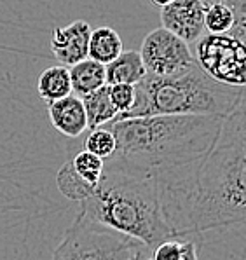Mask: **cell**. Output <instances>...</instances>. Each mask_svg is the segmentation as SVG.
Listing matches in <instances>:
<instances>
[{"mask_svg": "<svg viewBox=\"0 0 246 260\" xmlns=\"http://www.w3.org/2000/svg\"><path fill=\"white\" fill-rule=\"evenodd\" d=\"M70 74V84L72 91L79 94V98L94 93L96 89L107 86V75H105V65L93 59L86 58L82 61L75 63L68 69Z\"/></svg>", "mask_w": 246, "mask_h": 260, "instance_id": "7c38bea8", "label": "cell"}, {"mask_svg": "<svg viewBox=\"0 0 246 260\" xmlns=\"http://www.w3.org/2000/svg\"><path fill=\"white\" fill-rule=\"evenodd\" d=\"M91 25L77 19L66 26H56L51 37V53L63 67H72L87 58Z\"/></svg>", "mask_w": 246, "mask_h": 260, "instance_id": "9c48e42d", "label": "cell"}, {"mask_svg": "<svg viewBox=\"0 0 246 260\" xmlns=\"http://www.w3.org/2000/svg\"><path fill=\"white\" fill-rule=\"evenodd\" d=\"M37 93L47 103L72 94L68 69L63 65H56L44 70L37 79Z\"/></svg>", "mask_w": 246, "mask_h": 260, "instance_id": "9a60e30c", "label": "cell"}, {"mask_svg": "<svg viewBox=\"0 0 246 260\" xmlns=\"http://www.w3.org/2000/svg\"><path fill=\"white\" fill-rule=\"evenodd\" d=\"M150 2H152L154 6H157V7H164V6H168V4H171L173 0H150Z\"/></svg>", "mask_w": 246, "mask_h": 260, "instance_id": "603a6c76", "label": "cell"}, {"mask_svg": "<svg viewBox=\"0 0 246 260\" xmlns=\"http://www.w3.org/2000/svg\"><path fill=\"white\" fill-rule=\"evenodd\" d=\"M150 250L144 243L87 218L75 215L53 260H149Z\"/></svg>", "mask_w": 246, "mask_h": 260, "instance_id": "5b68a950", "label": "cell"}, {"mask_svg": "<svg viewBox=\"0 0 246 260\" xmlns=\"http://www.w3.org/2000/svg\"><path fill=\"white\" fill-rule=\"evenodd\" d=\"M81 100L86 110L87 127L91 131L107 126V124L112 122L117 117V110L114 109L112 102H110L109 86H103L94 91V93L82 96Z\"/></svg>", "mask_w": 246, "mask_h": 260, "instance_id": "5bb4252c", "label": "cell"}, {"mask_svg": "<svg viewBox=\"0 0 246 260\" xmlns=\"http://www.w3.org/2000/svg\"><path fill=\"white\" fill-rule=\"evenodd\" d=\"M70 162H72V168L77 173V177L84 180L87 185H91L93 189H96L103 177V170H105L103 159L96 157V155H93L87 150H82L77 152Z\"/></svg>", "mask_w": 246, "mask_h": 260, "instance_id": "ac0fdd59", "label": "cell"}, {"mask_svg": "<svg viewBox=\"0 0 246 260\" xmlns=\"http://www.w3.org/2000/svg\"><path fill=\"white\" fill-rule=\"evenodd\" d=\"M147 70L138 51H122L114 61L105 67L107 86L112 84H138L145 77Z\"/></svg>", "mask_w": 246, "mask_h": 260, "instance_id": "8fae6325", "label": "cell"}, {"mask_svg": "<svg viewBox=\"0 0 246 260\" xmlns=\"http://www.w3.org/2000/svg\"><path fill=\"white\" fill-rule=\"evenodd\" d=\"M204 11L201 0H173L161 7V28L185 44H192L204 34Z\"/></svg>", "mask_w": 246, "mask_h": 260, "instance_id": "ba28073f", "label": "cell"}, {"mask_svg": "<svg viewBox=\"0 0 246 260\" xmlns=\"http://www.w3.org/2000/svg\"><path fill=\"white\" fill-rule=\"evenodd\" d=\"M225 2L234 13V28L231 30L232 37L239 39L241 42L246 41V0H222Z\"/></svg>", "mask_w": 246, "mask_h": 260, "instance_id": "7402d4cb", "label": "cell"}, {"mask_svg": "<svg viewBox=\"0 0 246 260\" xmlns=\"http://www.w3.org/2000/svg\"><path fill=\"white\" fill-rule=\"evenodd\" d=\"M84 150L91 152V154L103 159V161L112 157L114 150H116V138H114L112 131L107 129V127L93 129L87 135L84 142Z\"/></svg>", "mask_w": 246, "mask_h": 260, "instance_id": "ffe728a7", "label": "cell"}, {"mask_svg": "<svg viewBox=\"0 0 246 260\" xmlns=\"http://www.w3.org/2000/svg\"><path fill=\"white\" fill-rule=\"evenodd\" d=\"M196 61L213 81L232 87H244L246 47L229 34H206L199 39Z\"/></svg>", "mask_w": 246, "mask_h": 260, "instance_id": "8992f818", "label": "cell"}, {"mask_svg": "<svg viewBox=\"0 0 246 260\" xmlns=\"http://www.w3.org/2000/svg\"><path fill=\"white\" fill-rule=\"evenodd\" d=\"M244 98V87H232L213 81L197 61L184 74L156 77L145 74L134 84V103L114 121L149 115H222L236 109Z\"/></svg>", "mask_w": 246, "mask_h": 260, "instance_id": "277c9868", "label": "cell"}, {"mask_svg": "<svg viewBox=\"0 0 246 260\" xmlns=\"http://www.w3.org/2000/svg\"><path fill=\"white\" fill-rule=\"evenodd\" d=\"M234 28V13L225 2H215L206 6L204 30L208 34H231Z\"/></svg>", "mask_w": 246, "mask_h": 260, "instance_id": "d6986e66", "label": "cell"}, {"mask_svg": "<svg viewBox=\"0 0 246 260\" xmlns=\"http://www.w3.org/2000/svg\"><path fill=\"white\" fill-rule=\"evenodd\" d=\"M81 211L93 222L144 243L149 250L173 238L152 177L105 168L94 192L81 201Z\"/></svg>", "mask_w": 246, "mask_h": 260, "instance_id": "3957f363", "label": "cell"}, {"mask_svg": "<svg viewBox=\"0 0 246 260\" xmlns=\"http://www.w3.org/2000/svg\"><path fill=\"white\" fill-rule=\"evenodd\" d=\"M201 2H203L204 6H212V4H215V2H222V0H201Z\"/></svg>", "mask_w": 246, "mask_h": 260, "instance_id": "cb8c5ba5", "label": "cell"}, {"mask_svg": "<svg viewBox=\"0 0 246 260\" xmlns=\"http://www.w3.org/2000/svg\"><path fill=\"white\" fill-rule=\"evenodd\" d=\"M246 100L222 122L208 155L196 166L154 177L173 238L243 223L246 217Z\"/></svg>", "mask_w": 246, "mask_h": 260, "instance_id": "6da1fadb", "label": "cell"}, {"mask_svg": "<svg viewBox=\"0 0 246 260\" xmlns=\"http://www.w3.org/2000/svg\"><path fill=\"white\" fill-rule=\"evenodd\" d=\"M149 260H197L196 243L192 239L169 238L150 250Z\"/></svg>", "mask_w": 246, "mask_h": 260, "instance_id": "2e32d148", "label": "cell"}, {"mask_svg": "<svg viewBox=\"0 0 246 260\" xmlns=\"http://www.w3.org/2000/svg\"><path fill=\"white\" fill-rule=\"evenodd\" d=\"M47 112L53 127L68 138H77L87 127L86 110L79 96L68 94L61 100L47 103Z\"/></svg>", "mask_w": 246, "mask_h": 260, "instance_id": "30bf717a", "label": "cell"}, {"mask_svg": "<svg viewBox=\"0 0 246 260\" xmlns=\"http://www.w3.org/2000/svg\"><path fill=\"white\" fill-rule=\"evenodd\" d=\"M147 74L156 77H173L184 74L196 63L189 44L180 41L164 28L150 31L138 51Z\"/></svg>", "mask_w": 246, "mask_h": 260, "instance_id": "52a82bcc", "label": "cell"}, {"mask_svg": "<svg viewBox=\"0 0 246 260\" xmlns=\"http://www.w3.org/2000/svg\"><path fill=\"white\" fill-rule=\"evenodd\" d=\"M109 94L117 115L126 114L134 103V86L131 84H112L109 86Z\"/></svg>", "mask_w": 246, "mask_h": 260, "instance_id": "44dd1931", "label": "cell"}, {"mask_svg": "<svg viewBox=\"0 0 246 260\" xmlns=\"http://www.w3.org/2000/svg\"><path fill=\"white\" fill-rule=\"evenodd\" d=\"M222 122V115H149L112 121L103 127L112 131L116 150L103 162L107 170L152 178L196 166L215 145Z\"/></svg>", "mask_w": 246, "mask_h": 260, "instance_id": "7a4b0ae2", "label": "cell"}, {"mask_svg": "<svg viewBox=\"0 0 246 260\" xmlns=\"http://www.w3.org/2000/svg\"><path fill=\"white\" fill-rule=\"evenodd\" d=\"M121 53H122L121 35H119L114 28L98 26V28H94V30H91L87 58L107 67Z\"/></svg>", "mask_w": 246, "mask_h": 260, "instance_id": "4fadbf2b", "label": "cell"}, {"mask_svg": "<svg viewBox=\"0 0 246 260\" xmlns=\"http://www.w3.org/2000/svg\"><path fill=\"white\" fill-rule=\"evenodd\" d=\"M56 185L59 192H61L65 198L72 199V201H84L94 192V189L91 185H87L84 180H81L77 177V173L74 171L72 162H65L59 168L58 175H56Z\"/></svg>", "mask_w": 246, "mask_h": 260, "instance_id": "e0dca14e", "label": "cell"}]
</instances>
